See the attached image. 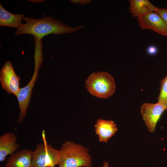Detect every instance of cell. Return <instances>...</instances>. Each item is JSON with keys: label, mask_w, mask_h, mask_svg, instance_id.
<instances>
[{"label": "cell", "mask_w": 167, "mask_h": 167, "mask_svg": "<svg viewBox=\"0 0 167 167\" xmlns=\"http://www.w3.org/2000/svg\"><path fill=\"white\" fill-rule=\"evenodd\" d=\"M32 152L22 149L14 153L7 159L6 167H34L32 161Z\"/></svg>", "instance_id": "10"}, {"label": "cell", "mask_w": 167, "mask_h": 167, "mask_svg": "<svg viewBox=\"0 0 167 167\" xmlns=\"http://www.w3.org/2000/svg\"><path fill=\"white\" fill-rule=\"evenodd\" d=\"M94 126L99 141L105 143H107L108 140L118 130L116 124L111 120L99 119Z\"/></svg>", "instance_id": "11"}, {"label": "cell", "mask_w": 167, "mask_h": 167, "mask_svg": "<svg viewBox=\"0 0 167 167\" xmlns=\"http://www.w3.org/2000/svg\"><path fill=\"white\" fill-rule=\"evenodd\" d=\"M130 12L137 18L147 13L154 12L157 7L148 0H129Z\"/></svg>", "instance_id": "12"}, {"label": "cell", "mask_w": 167, "mask_h": 167, "mask_svg": "<svg viewBox=\"0 0 167 167\" xmlns=\"http://www.w3.org/2000/svg\"><path fill=\"white\" fill-rule=\"evenodd\" d=\"M17 138L13 133L6 132L0 137V161L3 162L9 155H12L19 148Z\"/></svg>", "instance_id": "9"}, {"label": "cell", "mask_w": 167, "mask_h": 167, "mask_svg": "<svg viewBox=\"0 0 167 167\" xmlns=\"http://www.w3.org/2000/svg\"><path fill=\"white\" fill-rule=\"evenodd\" d=\"M20 79L15 73L9 61L6 62L0 72V81L3 89L7 93L15 96L19 91Z\"/></svg>", "instance_id": "7"}, {"label": "cell", "mask_w": 167, "mask_h": 167, "mask_svg": "<svg viewBox=\"0 0 167 167\" xmlns=\"http://www.w3.org/2000/svg\"><path fill=\"white\" fill-rule=\"evenodd\" d=\"M137 18L139 25L142 29L152 30L167 36V26L161 17L155 12L147 13Z\"/></svg>", "instance_id": "8"}, {"label": "cell", "mask_w": 167, "mask_h": 167, "mask_svg": "<svg viewBox=\"0 0 167 167\" xmlns=\"http://www.w3.org/2000/svg\"><path fill=\"white\" fill-rule=\"evenodd\" d=\"M154 12L161 17L167 26V8L157 7Z\"/></svg>", "instance_id": "15"}, {"label": "cell", "mask_w": 167, "mask_h": 167, "mask_svg": "<svg viewBox=\"0 0 167 167\" xmlns=\"http://www.w3.org/2000/svg\"><path fill=\"white\" fill-rule=\"evenodd\" d=\"M158 49L156 46L153 45H151L148 47L147 49L148 54L151 55L156 54L158 52Z\"/></svg>", "instance_id": "16"}, {"label": "cell", "mask_w": 167, "mask_h": 167, "mask_svg": "<svg viewBox=\"0 0 167 167\" xmlns=\"http://www.w3.org/2000/svg\"><path fill=\"white\" fill-rule=\"evenodd\" d=\"M160 92L158 97V102L163 104L167 110V75L161 80Z\"/></svg>", "instance_id": "14"}, {"label": "cell", "mask_w": 167, "mask_h": 167, "mask_svg": "<svg viewBox=\"0 0 167 167\" xmlns=\"http://www.w3.org/2000/svg\"><path fill=\"white\" fill-rule=\"evenodd\" d=\"M42 136V143H38L32 152V161L34 167H55L58 165L60 158L59 150L54 148L48 143L44 130Z\"/></svg>", "instance_id": "4"}, {"label": "cell", "mask_w": 167, "mask_h": 167, "mask_svg": "<svg viewBox=\"0 0 167 167\" xmlns=\"http://www.w3.org/2000/svg\"><path fill=\"white\" fill-rule=\"evenodd\" d=\"M35 69L32 79L27 85L20 88L15 95L18 102L20 114L18 124L20 123L25 117L29 104L32 89L37 78L38 72L43 60L41 52H35Z\"/></svg>", "instance_id": "5"}, {"label": "cell", "mask_w": 167, "mask_h": 167, "mask_svg": "<svg viewBox=\"0 0 167 167\" xmlns=\"http://www.w3.org/2000/svg\"><path fill=\"white\" fill-rule=\"evenodd\" d=\"M70 1L72 3L78 4L79 5L92 3L91 0H70Z\"/></svg>", "instance_id": "17"}, {"label": "cell", "mask_w": 167, "mask_h": 167, "mask_svg": "<svg viewBox=\"0 0 167 167\" xmlns=\"http://www.w3.org/2000/svg\"><path fill=\"white\" fill-rule=\"evenodd\" d=\"M24 20L26 21V23L17 29L15 35L30 34L33 36L36 40L38 41L49 34L61 35L71 33L84 27L83 25L73 27L50 16L40 19L24 17Z\"/></svg>", "instance_id": "1"}, {"label": "cell", "mask_w": 167, "mask_h": 167, "mask_svg": "<svg viewBox=\"0 0 167 167\" xmlns=\"http://www.w3.org/2000/svg\"><path fill=\"white\" fill-rule=\"evenodd\" d=\"M165 110H166L165 107L158 102L156 103L143 104L140 113L149 131L154 132L158 122Z\"/></svg>", "instance_id": "6"}, {"label": "cell", "mask_w": 167, "mask_h": 167, "mask_svg": "<svg viewBox=\"0 0 167 167\" xmlns=\"http://www.w3.org/2000/svg\"><path fill=\"white\" fill-rule=\"evenodd\" d=\"M86 87L92 95L101 98H107L114 93L116 84L112 76L106 72L91 74L86 81Z\"/></svg>", "instance_id": "3"}, {"label": "cell", "mask_w": 167, "mask_h": 167, "mask_svg": "<svg viewBox=\"0 0 167 167\" xmlns=\"http://www.w3.org/2000/svg\"><path fill=\"white\" fill-rule=\"evenodd\" d=\"M109 164L108 162L107 161H105L103 163V164L102 167H109Z\"/></svg>", "instance_id": "18"}, {"label": "cell", "mask_w": 167, "mask_h": 167, "mask_svg": "<svg viewBox=\"0 0 167 167\" xmlns=\"http://www.w3.org/2000/svg\"><path fill=\"white\" fill-rule=\"evenodd\" d=\"M22 14H14L6 11L0 4V26H8L18 28L22 25L24 18Z\"/></svg>", "instance_id": "13"}, {"label": "cell", "mask_w": 167, "mask_h": 167, "mask_svg": "<svg viewBox=\"0 0 167 167\" xmlns=\"http://www.w3.org/2000/svg\"><path fill=\"white\" fill-rule=\"evenodd\" d=\"M59 151V167H91V158L87 148L68 141L63 143Z\"/></svg>", "instance_id": "2"}]
</instances>
